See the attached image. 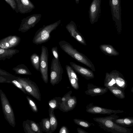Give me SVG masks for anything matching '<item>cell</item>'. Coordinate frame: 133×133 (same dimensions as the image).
<instances>
[{
    "label": "cell",
    "instance_id": "cell-27",
    "mask_svg": "<svg viewBox=\"0 0 133 133\" xmlns=\"http://www.w3.org/2000/svg\"><path fill=\"white\" fill-rule=\"evenodd\" d=\"M104 85L105 87L116 86L115 78L112 74L106 72L104 81Z\"/></svg>",
    "mask_w": 133,
    "mask_h": 133
},
{
    "label": "cell",
    "instance_id": "cell-2",
    "mask_svg": "<svg viewBox=\"0 0 133 133\" xmlns=\"http://www.w3.org/2000/svg\"><path fill=\"white\" fill-rule=\"evenodd\" d=\"M59 44L61 48L68 55L90 68L92 71H95V66L91 61L84 54L74 48L70 43L65 41H61L59 42Z\"/></svg>",
    "mask_w": 133,
    "mask_h": 133
},
{
    "label": "cell",
    "instance_id": "cell-15",
    "mask_svg": "<svg viewBox=\"0 0 133 133\" xmlns=\"http://www.w3.org/2000/svg\"><path fill=\"white\" fill-rule=\"evenodd\" d=\"M71 66L76 72L87 80L94 78V75L93 71L87 68L78 65L73 62L70 63Z\"/></svg>",
    "mask_w": 133,
    "mask_h": 133
},
{
    "label": "cell",
    "instance_id": "cell-32",
    "mask_svg": "<svg viewBox=\"0 0 133 133\" xmlns=\"http://www.w3.org/2000/svg\"><path fill=\"white\" fill-rule=\"evenodd\" d=\"M31 129L36 133H43V131L40 125L32 120H26Z\"/></svg>",
    "mask_w": 133,
    "mask_h": 133
},
{
    "label": "cell",
    "instance_id": "cell-1",
    "mask_svg": "<svg viewBox=\"0 0 133 133\" xmlns=\"http://www.w3.org/2000/svg\"><path fill=\"white\" fill-rule=\"evenodd\" d=\"M119 116L115 114L105 117L94 118L93 119L100 128L104 131L112 133H131L132 129L119 126L114 121Z\"/></svg>",
    "mask_w": 133,
    "mask_h": 133
},
{
    "label": "cell",
    "instance_id": "cell-35",
    "mask_svg": "<svg viewBox=\"0 0 133 133\" xmlns=\"http://www.w3.org/2000/svg\"><path fill=\"white\" fill-rule=\"evenodd\" d=\"M23 127L25 133H36L31 129L26 121L23 122Z\"/></svg>",
    "mask_w": 133,
    "mask_h": 133
},
{
    "label": "cell",
    "instance_id": "cell-33",
    "mask_svg": "<svg viewBox=\"0 0 133 133\" xmlns=\"http://www.w3.org/2000/svg\"><path fill=\"white\" fill-rule=\"evenodd\" d=\"M29 105L32 111L34 112H38V109L36 104L34 101L28 96L26 97Z\"/></svg>",
    "mask_w": 133,
    "mask_h": 133
},
{
    "label": "cell",
    "instance_id": "cell-39",
    "mask_svg": "<svg viewBox=\"0 0 133 133\" xmlns=\"http://www.w3.org/2000/svg\"><path fill=\"white\" fill-rule=\"evenodd\" d=\"M77 130L78 133H88L83 129L79 128H78Z\"/></svg>",
    "mask_w": 133,
    "mask_h": 133
},
{
    "label": "cell",
    "instance_id": "cell-41",
    "mask_svg": "<svg viewBox=\"0 0 133 133\" xmlns=\"http://www.w3.org/2000/svg\"><path fill=\"white\" fill-rule=\"evenodd\" d=\"M131 91L133 93V87H132L131 90Z\"/></svg>",
    "mask_w": 133,
    "mask_h": 133
},
{
    "label": "cell",
    "instance_id": "cell-9",
    "mask_svg": "<svg viewBox=\"0 0 133 133\" xmlns=\"http://www.w3.org/2000/svg\"><path fill=\"white\" fill-rule=\"evenodd\" d=\"M41 17L40 14H34L23 18L21 20L18 31L23 33L27 32L39 22Z\"/></svg>",
    "mask_w": 133,
    "mask_h": 133
},
{
    "label": "cell",
    "instance_id": "cell-16",
    "mask_svg": "<svg viewBox=\"0 0 133 133\" xmlns=\"http://www.w3.org/2000/svg\"><path fill=\"white\" fill-rule=\"evenodd\" d=\"M87 90L84 92L86 95L93 97L103 95L107 92L108 90V88H104L97 86L91 83L87 85Z\"/></svg>",
    "mask_w": 133,
    "mask_h": 133
},
{
    "label": "cell",
    "instance_id": "cell-31",
    "mask_svg": "<svg viewBox=\"0 0 133 133\" xmlns=\"http://www.w3.org/2000/svg\"><path fill=\"white\" fill-rule=\"evenodd\" d=\"M73 121L76 124L85 129L88 128L92 126H95L93 123H90L83 119L75 118L73 119Z\"/></svg>",
    "mask_w": 133,
    "mask_h": 133
},
{
    "label": "cell",
    "instance_id": "cell-23",
    "mask_svg": "<svg viewBox=\"0 0 133 133\" xmlns=\"http://www.w3.org/2000/svg\"><path fill=\"white\" fill-rule=\"evenodd\" d=\"M99 48L101 51L105 54L109 56H116L119 54L111 45L109 44H103L99 46Z\"/></svg>",
    "mask_w": 133,
    "mask_h": 133
},
{
    "label": "cell",
    "instance_id": "cell-36",
    "mask_svg": "<svg viewBox=\"0 0 133 133\" xmlns=\"http://www.w3.org/2000/svg\"><path fill=\"white\" fill-rule=\"evenodd\" d=\"M11 84L14 85L17 88L21 90L24 94H28L27 93L25 90L22 84L18 81L17 79H15L12 81Z\"/></svg>",
    "mask_w": 133,
    "mask_h": 133
},
{
    "label": "cell",
    "instance_id": "cell-8",
    "mask_svg": "<svg viewBox=\"0 0 133 133\" xmlns=\"http://www.w3.org/2000/svg\"><path fill=\"white\" fill-rule=\"evenodd\" d=\"M72 90H70L62 98V101L58 108L63 112H67L73 110L77 104L76 97L71 96Z\"/></svg>",
    "mask_w": 133,
    "mask_h": 133
},
{
    "label": "cell",
    "instance_id": "cell-14",
    "mask_svg": "<svg viewBox=\"0 0 133 133\" xmlns=\"http://www.w3.org/2000/svg\"><path fill=\"white\" fill-rule=\"evenodd\" d=\"M120 0H110L109 5L111 7L113 20L118 26L121 23V8Z\"/></svg>",
    "mask_w": 133,
    "mask_h": 133
},
{
    "label": "cell",
    "instance_id": "cell-10",
    "mask_svg": "<svg viewBox=\"0 0 133 133\" xmlns=\"http://www.w3.org/2000/svg\"><path fill=\"white\" fill-rule=\"evenodd\" d=\"M86 111L88 113L93 114L111 115L116 114L124 112L123 110H113L103 108L94 105L93 103H90L86 107Z\"/></svg>",
    "mask_w": 133,
    "mask_h": 133
},
{
    "label": "cell",
    "instance_id": "cell-38",
    "mask_svg": "<svg viewBox=\"0 0 133 133\" xmlns=\"http://www.w3.org/2000/svg\"><path fill=\"white\" fill-rule=\"evenodd\" d=\"M59 133H70V131L67 127L64 125L60 128Z\"/></svg>",
    "mask_w": 133,
    "mask_h": 133
},
{
    "label": "cell",
    "instance_id": "cell-34",
    "mask_svg": "<svg viewBox=\"0 0 133 133\" xmlns=\"http://www.w3.org/2000/svg\"><path fill=\"white\" fill-rule=\"evenodd\" d=\"M5 1L9 4L12 9L15 11L17 13L19 12L18 4L16 0H5Z\"/></svg>",
    "mask_w": 133,
    "mask_h": 133
},
{
    "label": "cell",
    "instance_id": "cell-18",
    "mask_svg": "<svg viewBox=\"0 0 133 133\" xmlns=\"http://www.w3.org/2000/svg\"><path fill=\"white\" fill-rule=\"evenodd\" d=\"M65 68L71 86L75 90H78L79 88L78 78L75 71L71 66L68 65H66Z\"/></svg>",
    "mask_w": 133,
    "mask_h": 133
},
{
    "label": "cell",
    "instance_id": "cell-37",
    "mask_svg": "<svg viewBox=\"0 0 133 133\" xmlns=\"http://www.w3.org/2000/svg\"><path fill=\"white\" fill-rule=\"evenodd\" d=\"M52 52L54 57L57 59H59V56L58 51V48L57 46L52 47L51 48Z\"/></svg>",
    "mask_w": 133,
    "mask_h": 133
},
{
    "label": "cell",
    "instance_id": "cell-6",
    "mask_svg": "<svg viewBox=\"0 0 133 133\" xmlns=\"http://www.w3.org/2000/svg\"><path fill=\"white\" fill-rule=\"evenodd\" d=\"M63 70L59 61L54 57L51 62L50 74V82L54 86L62 80Z\"/></svg>",
    "mask_w": 133,
    "mask_h": 133
},
{
    "label": "cell",
    "instance_id": "cell-20",
    "mask_svg": "<svg viewBox=\"0 0 133 133\" xmlns=\"http://www.w3.org/2000/svg\"><path fill=\"white\" fill-rule=\"evenodd\" d=\"M19 50L15 49H3L0 48V60H5L6 59H10L13 56L18 53Z\"/></svg>",
    "mask_w": 133,
    "mask_h": 133
},
{
    "label": "cell",
    "instance_id": "cell-5",
    "mask_svg": "<svg viewBox=\"0 0 133 133\" xmlns=\"http://www.w3.org/2000/svg\"><path fill=\"white\" fill-rule=\"evenodd\" d=\"M17 77V80L22 85L28 94L39 101H41V94L39 88L36 84L29 78Z\"/></svg>",
    "mask_w": 133,
    "mask_h": 133
},
{
    "label": "cell",
    "instance_id": "cell-42",
    "mask_svg": "<svg viewBox=\"0 0 133 133\" xmlns=\"http://www.w3.org/2000/svg\"></svg>",
    "mask_w": 133,
    "mask_h": 133
},
{
    "label": "cell",
    "instance_id": "cell-26",
    "mask_svg": "<svg viewBox=\"0 0 133 133\" xmlns=\"http://www.w3.org/2000/svg\"><path fill=\"white\" fill-rule=\"evenodd\" d=\"M62 101V98L60 97H55L50 100L48 102L49 108L54 111L55 109H58Z\"/></svg>",
    "mask_w": 133,
    "mask_h": 133
},
{
    "label": "cell",
    "instance_id": "cell-28",
    "mask_svg": "<svg viewBox=\"0 0 133 133\" xmlns=\"http://www.w3.org/2000/svg\"><path fill=\"white\" fill-rule=\"evenodd\" d=\"M116 97L119 99L125 98V96L122 90L116 86H113L107 88Z\"/></svg>",
    "mask_w": 133,
    "mask_h": 133
},
{
    "label": "cell",
    "instance_id": "cell-3",
    "mask_svg": "<svg viewBox=\"0 0 133 133\" xmlns=\"http://www.w3.org/2000/svg\"><path fill=\"white\" fill-rule=\"evenodd\" d=\"M61 22V20H59L49 25H43L35 33L32 39L33 43L38 45L48 41L50 38L51 32L56 29Z\"/></svg>",
    "mask_w": 133,
    "mask_h": 133
},
{
    "label": "cell",
    "instance_id": "cell-22",
    "mask_svg": "<svg viewBox=\"0 0 133 133\" xmlns=\"http://www.w3.org/2000/svg\"><path fill=\"white\" fill-rule=\"evenodd\" d=\"M113 121L119 126L124 127H130L133 125V117H132L115 119Z\"/></svg>",
    "mask_w": 133,
    "mask_h": 133
},
{
    "label": "cell",
    "instance_id": "cell-29",
    "mask_svg": "<svg viewBox=\"0 0 133 133\" xmlns=\"http://www.w3.org/2000/svg\"><path fill=\"white\" fill-rule=\"evenodd\" d=\"M39 123L43 131L50 133L51 127L49 118L42 119Z\"/></svg>",
    "mask_w": 133,
    "mask_h": 133
},
{
    "label": "cell",
    "instance_id": "cell-4",
    "mask_svg": "<svg viewBox=\"0 0 133 133\" xmlns=\"http://www.w3.org/2000/svg\"><path fill=\"white\" fill-rule=\"evenodd\" d=\"M0 97L5 118L10 125L14 127L16 122L13 110L6 95L1 89L0 90Z\"/></svg>",
    "mask_w": 133,
    "mask_h": 133
},
{
    "label": "cell",
    "instance_id": "cell-11",
    "mask_svg": "<svg viewBox=\"0 0 133 133\" xmlns=\"http://www.w3.org/2000/svg\"><path fill=\"white\" fill-rule=\"evenodd\" d=\"M101 0H93L90 6L89 16L91 23L93 24L98 20L101 12Z\"/></svg>",
    "mask_w": 133,
    "mask_h": 133
},
{
    "label": "cell",
    "instance_id": "cell-30",
    "mask_svg": "<svg viewBox=\"0 0 133 133\" xmlns=\"http://www.w3.org/2000/svg\"><path fill=\"white\" fill-rule=\"evenodd\" d=\"M30 59L31 64L36 70L40 71V57L36 53H34L31 56Z\"/></svg>",
    "mask_w": 133,
    "mask_h": 133
},
{
    "label": "cell",
    "instance_id": "cell-24",
    "mask_svg": "<svg viewBox=\"0 0 133 133\" xmlns=\"http://www.w3.org/2000/svg\"><path fill=\"white\" fill-rule=\"evenodd\" d=\"M12 70L16 74L18 75H31L32 73L28 67L23 64H20L14 68Z\"/></svg>",
    "mask_w": 133,
    "mask_h": 133
},
{
    "label": "cell",
    "instance_id": "cell-19",
    "mask_svg": "<svg viewBox=\"0 0 133 133\" xmlns=\"http://www.w3.org/2000/svg\"><path fill=\"white\" fill-rule=\"evenodd\" d=\"M110 72L115 78L116 86L122 90L125 89L127 87V83L123 76L116 70H113Z\"/></svg>",
    "mask_w": 133,
    "mask_h": 133
},
{
    "label": "cell",
    "instance_id": "cell-17",
    "mask_svg": "<svg viewBox=\"0 0 133 133\" xmlns=\"http://www.w3.org/2000/svg\"><path fill=\"white\" fill-rule=\"evenodd\" d=\"M18 11L21 14H25L31 12L34 9V4L29 0H16Z\"/></svg>",
    "mask_w": 133,
    "mask_h": 133
},
{
    "label": "cell",
    "instance_id": "cell-7",
    "mask_svg": "<svg viewBox=\"0 0 133 133\" xmlns=\"http://www.w3.org/2000/svg\"><path fill=\"white\" fill-rule=\"evenodd\" d=\"M48 48L43 45L41 47V52L40 56V71L41 77L45 83L48 81Z\"/></svg>",
    "mask_w": 133,
    "mask_h": 133
},
{
    "label": "cell",
    "instance_id": "cell-25",
    "mask_svg": "<svg viewBox=\"0 0 133 133\" xmlns=\"http://www.w3.org/2000/svg\"><path fill=\"white\" fill-rule=\"evenodd\" d=\"M49 113L51 127V130L50 133H52L55 131L57 128V121L54 114V111L51 110L49 108Z\"/></svg>",
    "mask_w": 133,
    "mask_h": 133
},
{
    "label": "cell",
    "instance_id": "cell-12",
    "mask_svg": "<svg viewBox=\"0 0 133 133\" xmlns=\"http://www.w3.org/2000/svg\"><path fill=\"white\" fill-rule=\"evenodd\" d=\"M65 28L71 36L80 44L84 45H87L84 38L77 30L76 25L73 21H71L66 25Z\"/></svg>",
    "mask_w": 133,
    "mask_h": 133
},
{
    "label": "cell",
    "instance_id": "cell-13",
    "mask_svg": "<svg viewBox=\"0 0 133 133\" xmlns=\"http://www.w3.org/2000/svg\"><path fill=\"white\" fill-rule=\"evenodd\" d=\"M19 37L11 35L4 38L0 41V48L3 49L12 48L17 46L20 43Z\"/></svg>",
    "mask_w": 133,
    "mask_h": 133
},
{
    "label": "cell",
    "instance_id": "cell-40",
    "mask_svg": "<svg viewBox=\"0 0 133 133\" xmlns=\"http://www.w3.org/2000/svg\"><path fill=\"white\" fill-rule=\"evenodd\" d=\"M79 0H75L76 3L77 4H78L79 3Z\"/></svg>",
    "mask_w": 133,
    "mask_h": 133
},
{
    "label": "cell",
    "instance_id": "cell-21",
    "mask_svg": "<svg viewBox=\"0 0 133 133\" xmlns=\"http://www.w3.org/2000/svg\"><path fill=\"white\" fill-rule=\"evenodd\" d=\"M15 76L7 71L0 69V83H11L12 81L17 79Z\"/></svg>",
    "mask_w": 133,
    "mask_h": 133
}]
</instances>
